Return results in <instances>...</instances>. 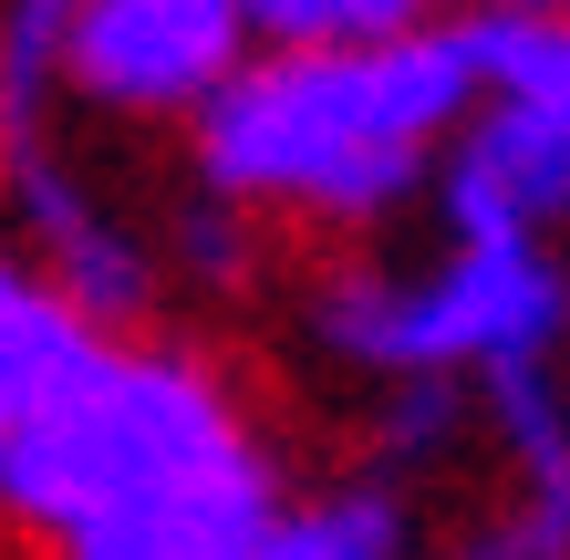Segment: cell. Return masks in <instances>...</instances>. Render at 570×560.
Masks as SVG:
<instances>
[{
    "instance_id": "5b68a950",
    "label": "cell",
    "mask_w": 570,
    "mask_h": 560,
    "mask_svg": "<svg viewBox=\"0 0 570 560\" xmlns=\"http://www.w3.org/2000/svg\"><path fill=\"white\" fill-rule=\"evenodd\" d=\"M560 208H570V115L498 105L488 125H466V156L446 177V218L466 239H529Z\"/></svg>"
},
{
    "instance_id": "7c38bea8",
    "label": "cell",
    "mask_w": 570,
    "mask_h": 560,
    "mask_svg": "<svg viewBox=\"0 0 570 560\" xmlns=\"http://www.w3.org/2000/svg\"><path fill=\"white\" fill-rule=\"evenodd\" d=\"M446 425H456L446 374H415V384L384 405V446H394V456H425V446H446Z\"/></svg>"
},
{
    "instance_id": "9a60e30c",
    "label": "cell",
    "mask_w": 570,
    "mask_h": 560,
    "mask_svg": "<svg viewBox=\"0 0 570 560\" xmlns=\"http://www.w3.org/2000/svg\"><path fill=\"white\" fill-rule=\"evenodd\" d=\"M488 560H509V550H488Z\"/></svg>"
},
{
    "instance_id": "8fae6325",
    "label": "cell",
    "mask_w": 570,
    "mask_h": 560,
    "mask_svg": "<svg viewBox=\"0 0 570 560\" xmlns=\"http://www.w3.org/2000/svg\"><path fill=\"white\" fill-rule=\"evenodd\" d=\"M488 405H498V425H509L529 488H540V478H570V415H560V394L540 384V364H498L488 374Z\"/></svg>"
},
{
    "instance_id": "30bf717a",
    "label": "cell",
    "mask_w": 570,
    "mask_h": 560,
    "mask_svg": "<svg viewBox=\"0 0 570 560\" xmlns=\"http://www.w3.org/2000/svg\"><path fill=\"white\" fill-rule=\"evenodd\" d=\"M394 550H405V519H394V499H374V488L281 519V560H394Z\"/></svg>"
},
{
    "instance_id": "5bb4252c",
    "label": "cell",
    "mask_w": 570,
    "mask_h": 560,
    "mask_svg": "<svg viewBox=\"0 0 570 560\" xmlns=\"http://www.w3.org/2000/svg\"><path fill=\"white\" fill-rule=\"evenodd\" d=\"M0 177H11V146H0Z\"/></svg>"
},
{
    "instance_id": "7a4b0ae2",
    "label": "cell",
    "mask_w": 570,
    "mask_h": 560,
    "mask_svg": "<svg viewBox=\"0 0 570 560\" xmlns=\"http://www.w3.org/2000/svg\"><path fill=\"white\" fill-rule=\"evenodd\" d=\"M249 468L259 456L239 446L218 384L197 364H177V353H105V374L73 405H52L42 425L11 436L0 499L62 540H83V530H115V519H166Z\"/></svg>"
},
{
    "instance_id": "9c48e42d",
    "label": "cell",
    "mask_w": 570,
    "mask_h": 560,
    "mask_svg": "<svg viewBox=\"0 0 570 560\" xmlns=\"http://www.w3.org/2000/svg\"><path fill=\"white\" fill-rule=\"evenodd\" d=\"M239 11L281 52H384V42L415 31L425 0H239Z\"/></svg>"
},
{
    "instance_id": "4fadbf2b",
    "label": "cell",
    "mask_w": 570,
    "mask_h": 560,
    "mask_svg": "<svg viewBox=\"0 0 570 560\" xmlns=\"http://www.w3.org/2000/svg\"><path fill=\"white\" fill-rule=\"evenodd\" d=\"M0 468H11V425H0Z\"/></svg>"
},
{
    "instance_id": "6da1fadb",
    "label": "cell",
    "mask_w": 570,
    "mask_h": 560,
    "mask_svg": "<svg viewBox=\"0 0 570 560\" xmlns=\"http://www.w3.org/2000/svg\"><path fill=\"white\" fill-rule=\"evenodd\" d=\"M478 94L466 31H405L384 52H281L197 115L218 197H301V208L374 218L415 187V146L446 136Z\"/></svg>"
},
{
    "instance_id": "52a82bcc",
    "label": "cell",
    "mask_w": 570,
    "mask_h": 560,
    "mask_svg": "<svg viewBox=\"0 0 570 560\" xmlns=\"http://www.w3.org/2000/svg\"><path fill=\"white\" fill-rule=\"evenodd\" d=\"M11 187H21V208H31V228H42V249H52V291H62L83 322H125V312L146 302V259H136V239H115V218L94 208L73 177H52L42 156H21Z\"/></svg>"
},
{
    "instance_id": "8992f818",
    "label": "cell",
    "mask_w": 570,
    "mask_h": 560,
    "mask_svg": "<svg viewBox=\"0 0 570 560\" xmlns=\"http://www.w3.org/2000/svg\"><path fill=\"white\" fill-rule=\"evenodd\" d=\"M105 374V343H94V322L62 302V291H31L11 259H0V425H42L52 405H73V394Z\"/></svg>"
},
{
    "instance_id": "277c9868",
    "label": "cell",
    "mask_w": 570,
    "mask_h": 560,
    "mask_svg": "<svg viewBox=\"0 0 570 560\" xmlns=\"http://www.w3.org/2000/svg\"><path fill=\"white\" fill-rule=\"evenodd\" d=\"M239 0H73L62 21V62L94 105H197L208 115L239 83Z\"/></svg>"
},
{
    "instance_id": "ba28073f",
    "label": "cell",
    "mask_w": 570,
    "mask_h": 560,
    "mask_svg": "<svg viewBox=\"0 0 570 560\" xmlns=\"http://www.w3.org/2000/svg\"><path fill=\"white\" fill-rule=\"evenodd\" d=\"M466 52H478V83H498V105L570 115V21H540V11H478V21H466Z\"/></svg>"
},
{
    "instance_id": "3957f363",
    "label": "cell",
    "mask_w": 570,
    "mask_h": 560,
    "mask_svg": "<svg viewBox=\"0 0 570 560\" xmlns=\"http://www.w3.org/2000/svg\"><path fill=\"white\" fill-rule=\"evenodd\" d=\"M560 271L529 239H466L435 281L394 291V281H343L322 302V343L353 353L374 374H456V364H540L560 333Z\"/></svg>"
}]
</instances>
